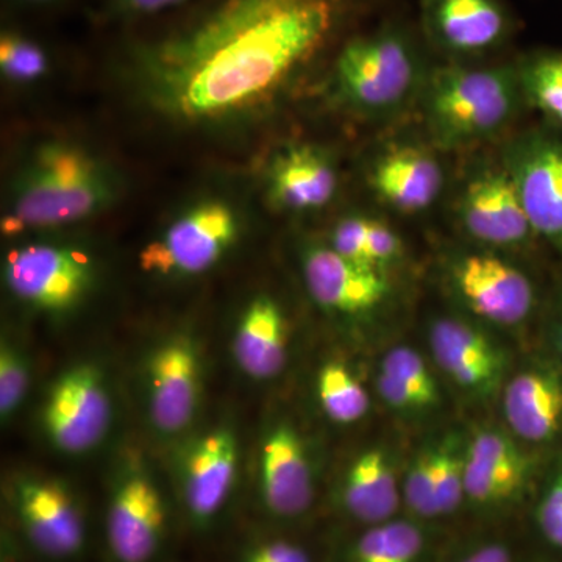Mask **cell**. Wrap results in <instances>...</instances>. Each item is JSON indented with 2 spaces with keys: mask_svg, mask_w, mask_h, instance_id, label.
<instances>
[{
  "mask_svg": "<svg viewBox=\"0 0 562 562\" xmlns=\"http://www.w3.org/2000/svg\"><path fill=\"white\" fill-rule=\"evenodd\" d=\"M349 0H220L179 31L139 44L133 76L180 122L227 120L271 101L321 54Z\"/></svg>",
  "mask_w": 562,
  "mask_h": 562,
  "instance_id": "cell-1",
  "label": "cell"
},
{
  "mask_svg": "<svg viewBox=\"0 0 562 562\" xmlns=\"http://www.w3.org/2000/svg\"><path fill=\"white\" fill-rule=\"evenodd\" d=\"M113 198L103 162L72 144H44L22 171L2 227L9 235L63 227L106 209Z\"/></svg>",
  "mask_w": 562,
  "mask_h": 562,
  "instance_id": "cell-2",
  "label": "cell"
},
{
  "mask_svg": "<svg viewBox=\"0 0 562 562\" xmlns=\"http://www.w3.org/2000/svg\"><path fill=\"white\" fill-rule=\"evenodd\" d=\"M422 105L442 146L483 143L505 131L525 105L517 66H442L425 77Z\"/></svg>",
  "mask_w": 562,
  "mask_h": 562,
  "instance_id": "cell-3",
  "label": "cell"
},
{
  "mask_svg": "<svg viewBox=\"0 0 562 562\" xmlns=\"http://www.w3.org/2000/svg\"><path fill=\"white\" fill-rule=\"evenodd\" d=\"M419 52L405 32L386 27L347 41L335 63L338 94L351 109L386 116L424 87Z\"/></svg>",
  "mask_w": 562,
  "mask_h": 562,
  "instance_id": "cell-4",
  "label": "cell"
},
{
  "mask_svg": "<svg viewBox=\"0 0 562 562\" xmlns=\"http://www.w3.org/2000/svg\"><path fill=\"white\" fill-rule=\"evenodd\" d=\"M447 276L462 305L491 324L522 327L542 310L541 291L530 273L491 251L457 255Z\"/></svg>",
  "mask_w": 562,
  "mask_h": 562,
  "instance_id": "cell-5",
  "label": "cell"
},
{
  "mask_svg": "<svg viewBox=\"0 0 562 562\" xmlns=\"http://www.w3.org/2000/svg\"><path fill=\"white\" fill-rule=\"evenodd\" d=\"M502 165L509 172L539 241L562 262V131L539 124L512 139Z\"/></svg>",
  "mask_w": 562,
  "mask_h": 562,
  "instance_id": "cell-6",
  "label": "cell"
},
{
  "mask_svg": "<svg viewBox=\"0 0 562 562\" xmlns=\"http://www.w3.org/2000/svg\"><path fill=\"white\" fill-rule=\"evenodd\" d=\"M238 231V216L228 203H198L140 251V268L158 276H198L220 262Z\"/></svg>",
  "mask_w": 562,
  "mask_h": 562,
  "instance_id": "cell-7",
  "label": "cell"
},
{
  "mask_svg": "<svg viewBox=\"0 0 562 562\" xmlns=\"http://www.w3.org/2000/svg\"><path fill=\"white\" fill-rule=\"evenodd\" d=\"M94 279V261L68 246L31 244L10 251L5 261L9 290L20 301L47 313L76 308Z\"/></svg>",
  "mask_w": 562,
  "mask_h": 562,
  "instance_id": "cell-8",
  "label": "cell"
},
{
  "mask_svg": "<svg viewBox=\"0 0 562 562\" xmlns=\"http://www.w3.org/2000/svg\"><path fill=\"white\" fill-rule=\"evenodd\" d=\"M111 424V398L105 379L91 364L61 373L43 409V427L55 449L85 453L105 438Z\"/></svg>",
  "mask_w": 562,
  "mask_h": 562,
  "instance_id": "cell-9",
  "label": "cell"
},
{
  "mask_svg": "<svg viewBox=\"0 0 562 562\" xmlns=\"http://www.w3.org/2000/svg\"><path fill=\"white\" fill-rule=\"evenodd\" d=\"M462 231L497 249H524L539 241L519 191L505 166H486L462 184L457 206Z\"/></svg>",
  "mask_w": 562,
  "mask_h": 562,
  "instance_id": "cell-10",
  "label": "cell"
},
{
  "mask_svg": "<svg viewBox=\"0 0 562 562\" xmlns=\"http://www.w3.org/2000/svg\"><path fill=\"white\" fill-rule=\"evenodd\" d=\"M514 373L503 390V413L514 438L562 450V362L549 350Z\"/></svg>",
  "mask_w": 562,
  "mask_h": 562,
  "instance_id": "cell-11",
  "label": "cell"
},
{
  "mask_svg": "<svg viewBox=\"0 0 562 562\" xmlns=\"http://www.w3.org/2000/svg\"><path fill=\"white\" fill-rule=\"evenodd\" d=\"M538 460L517 438L482 430L465 449V502L483 512H498L522 502L530 490Z\"/></svg>",
  "mask_w": 562,
  "mask_h": 562,
  "instance_id": "cell-12",
  "label": "cell"
},
{
  "mask_svg": "<svg viewBox=\"0 0 562 562\" xmlns=\"http://www.w3.org/2000/svg\"><path fill=\"white\" fill-rule=\"evenodd\" d=\"M302 269L314 302L328 312L364 316L382 308L391 295L386 272L347 260L330 246L310 247Z\"/></svg>",
  "mask_w": 562,
  "mask_h": 562,
  "instance_id": "cell-13",
  "label": "cell"
},
{
  "mask_svg": "<svg viewBox=\"0 0 562 562\" xmlns=\"http://www.w3.org/2000/svg\"><path fill=\"white\" fill-rule=\"evenodd\" d=\"M13 502L22 530L38 552L63 560L83 550V514L68 487L52 480H24L14 487Z\"/></svg>",
  "mask_w": 562,
  "mask_h": 562,
  "instance_id": "cell-14",
  "label": "cell"
},
{
  "mask_svg": "<svg viewBox=\"0 0 562 562\" xmlns=\"http://www.w3.org/2000/svg\"><path fill=\"white\" fill-rule=\"evenodd\" d=\"M166 535L161 492L143 473L122 479L111 494L106 536L117 562H149L160 552Z\"/></svg>",
  "mask_w": 562,
  "mask_h": 562,
  "instance_id": "cell-15",
  "label": "cell"
},
{
  "mask_svg": "<svg viewBox=\"0 0 562 562\" xmlns=\"http://www.w3.org/2000/svg\"><path fill=\"white\" fill-rule=\"evenodd\" d=\"M428 339L439 368L461 390L490 397L502 386L505 355L482 328L461 317H438Z\"/></svg>",
  "mask_w": 562,
  "mask_h": 562,
  "instance_id": "cell-16",
  "label": "cell"
},
{
  "mask_svg": "<svg viewBox=\"0 0 562 562\" xmlns=\"http://www.w3.org/2000/svg\"><path fill=\"white\" fill-rule=\"evenodd\" d=\"M147 387L154 427L166 435L184 430L201 398V360L191 341L173 338L154 350L147 361Z\"/></svg>",
  "mask_w": 562,
  "mask_h": 562,
  "instance_id": "cell-17",
  "label": "cell"
},
{
  "mask_svg": "<svg viewBox=\"0 0 562 562\" xmlns=\"http://www.w3.org/2000/svg\"><path fill=\"white\" fill-rule=\"evenodd\" d=\"M425 31L453 57H479L497 49L512 31L501 0H422Z\"/></svg>",
  "mask_w": 562,
  "mask_h": 562,
  "instance_id": "cell-18",
  "label": "cell"
},
{
  "mask_svg": "<svg viewBox=\"0 0 562 562\" xmlns=\"http://www.w3.org/2000/svg\"><path fill=\"white\" fill-rule=\"evenodd\" d=\"M261 498L277 519H297L312 508V464L301 435L281 424L266 436L261 449Z\"/></svg>",
  "mask_w": 562,
  "mask_h": 562,
  "instance_id": "cell-19",
  "label": "cell"
},
{
  "mask_svg": "<svg viewBox=\"0 0 562 562\" xmlns=\"http://www.w3.org/2000/svg\"><path fill=\"white\" fill-rule=\"evenodd\" d=\"M238 443L231 430L211 431L198 439L181 469L183 502L195 524H210L224 508L235 484Z\"/></svg>",
  "mask_w": 562,
  "mask_h": 562,
  "instance_id": "cell-20",
  "label": "cell"
},
{
  "mask_svg": "<svg viewBox=\"0 0 562 562\" xmlns=\"http://www.w3.org/2000/svg\"><path fill=\"white\" fill-rule=\"evenodd\" d=\"M369 183L384 205L401 213L417 214L431 209L441 198L446 172L430 150L398 146L376 158Z\"/></svg>",
  "mask_w": 562,
  "mask_h": 562,
  "instance_id": "cell-21",
  "label": "cell"
},
{
  "mask_svg": "<svg viewBox=\"0 0 562 562\" xmlns=\"http://www.w3.org/2000/svg\"><path fill=\"white\" fill-rule=\"evenodd\" d=\"M269 199L288 211H313L327 205L338 190V173L325 151L294 146L281 151L269 169Z\"/></svg>",
  "mask_w": 562,
  "mask_h": 562,
  "instance_id": "cell-22",
  "label": "cell"
},
{
  "mask_svg": "<svg viewBox=\"0 0 562 562\" xmlns=\"http://www.w3.org/2000/svg\"><path fill=\"white\" fill-rule=\"evenodd\" d=\"M239 368L255 380L279 375L288 360V321L268 295L254 299L243 313L233 341Z\"/></svg>",
  "mask_w": 562,
  "mask_h": 562,
  "instance_id": "cell-23",
  "label": "cell"
},
{
  "mask_svg": "<svg viewBox=\"0 0 562 562\" xmlns=\"http://www.w3.org/2000/svg\"><path fill=\"white\" fill-rule=\"evenodd\" d=\"M341 503L347 516L368 527L395 519L402 486L384 450H368L353 461L344 480Z\"/></svg>",
  "mask_w": 562,
  "mask_h": 562,
  "instance_id": "cell-24",
  "label": "cell"
},
{
  "mask_svg": "<svg viewBox=\"0 0 562 562\" xmlns=\"http://www.w3.org/2000/svg\"><path fill=\"white\" fill-rule=\"evenodd\" d=\"M331 249L347 260L386 271L401 260L405 247L402 238L383 221L369 216H347L331 233Z\"/></svg>",
  "mask_w": 562,
  "mask_h": 562,
  "instance_id": "cell-25",
  "label": "cell"
},
{
  "mask_svg": "<svg viewBox=\"0 0 562 562\" xmlns=\"http://www.w3.org/2000/svg\"><path fill=\"white\" fill-rule=\"evenodd\" d=\"M427 535L416 520L371 525L351 543L347 562H424Z\"/></svg>",
  "mask_w": 562,
  "mask_h": 562,
  "instance_id": "cell-26",
  "label": "cell"
},
{
  "mask_svg": "<svg viewBox=\"0 0 562 562\" xmlns=\"http://www.w3.org/2000/svg\"><path fill=\"white\" fill-rule=\"evenodd\" d=\"M516 66L525 105L562 131V49L531 52Z\"/></svg>",
  "mask_w": 562,
  "mask_h": 562,
  "instance_id": "cell-27",
  "label": "cell"
},
{
  "mask_svg": "<svg viewBox=\"0 0 562 562\" xmlns=\"http://www.w3.org/2000/svg\"><path fill=\"white\" fill-rule=\"evenodd\" d=\"M317 395L322 409L336 424H353L369 412L368 392L341 362H328L317 373Z\"/></svg>",
  "mask_w": 562,
  "mask_h": 562,
  "instance_id": "cell-28",
  "label": "cell"
},
{
  "mask_svg": "<svg viewBox=\"0 0 562 562\" xmlns=\"http://www.w3.org/2000/svg\"><path fill=\"white\" fill-rule=\"evenodd\" d=\"M468 442L460 432H449L436 441L438 468H436V503L439 519L452 516L465 502L464 468Z\"/></svg>",
  "mask_w": 562,
  "mask_h": 562,
  "instance_id": "cell-29",
  "label": "cell"
},
{
  "mask_svg": "<svg viewBox=\"0 0 562 562\" xmlns=\"http://www.w3.org/2000/svg\"><path fill=\"white\" fill-rule=\"evenodd\" d=\"M436 468L438 450L436 441L428 443L409 462L402 483V502L417 520L439 519L436 503Z\"/></svg>",
  "mask_w": 562,
  "mask_h": 562,
  "instance_id": "cell-30",
  "label": "cell"
},
{
  "mask_svg": "<svg viewBox=\"0 0 562 562\" xmlns=\"http://www.w3.org/2000/svg\"><path fill=\"white\" fill-rule=\"evenodd\" d=\"M547 462L532 519L543 541L562 554V450Z\"/></svg>",
  "mask_w": 562,
  "mask_h": 562,
  "instance_id": "cell-31",
  "label": "cell"
},
{
  "mask_svg": "<svg viewBox=\"0 0 562 562\" xmlns=\"http://www.w3.org/2000/svg\"><path fill=\"white\" fill-rule=\"evenodd\" d=\"M380 371L401 382L420 402L422 408L438 405L439 387L424 358L412 347H394L383 358Z\"/></svg>",
  "mask_w": 562,
  "mask_h": 562,
  "instance_id": "cell-32",
  "label": "cell"
},
{
  "mask_svg": "<svg viewBox=\"0 0 562 562\" xmlns=\"http://www.w3.org/2000/svg\"><path fill=\"white\" fill-rule=\"evenodd\" d=\"M0 69L14 81H33L49 69L46 50L20 32H3L0 38Z\"/></svg>",
  "mask_w": 562,
  "mask_h": 562,
  "instance_id": "cell-33",
  "label": "cell"
},
{
  "mask_svg": "<svg viewBox=\"0 0 562 562\" xmlns=\"http://www.w3.org/2000/svg\"><path fill=\"white\" fill-rule=\"evenodd\" d=\"M31 383V368L25 355L11 346L2 344L0 350V413L2 420L9 419L11 414L20 408L27 394Z\"/></svg>",
  "mask_w": 562,
  "mask_h": 562,
  "instance_id": "cell-34",
  "label": "cell"
},
{
  "mask_svg": "<svg viewBox=\"0 0 562 562\" xmlns=\"http://www.w3.org/2000/svg\"><path fill=\"white\" fill-rule=\"evenodd\" d=\"M543 341L546 349L562 362V279L543 308Z\"/></svg>",
  "mask_w": 562,
  "mask_h": 562,
  "instance_id": "cell-35",
  "label": "cell"
},
{
  "mask_svg": "<svg viewBox=\"0 0 562 562\" xmlns=\"http://www.w3.org/2000/svg\"><path fill=\"white\" fill-rule=\"evenodd\" d=\"M244 562H312V558L297 543L269 541L250 549Z\"/></svg>",
  "mask_w": 562,
  "mask_h": 562,
  "instance_id": "cell-36",
  "label": "cell"
},
{
  "mask_svg": "<svg viewBox=\"0 0 562 562\" xmlns=\"http://www.w3.org/2000/svg\"><path fill=\"white\" fill-rule=\"evenodd\" d=\"M376 391L384 403L398 412H422L420 402L405 386L382 371L376 375Z\"/></svg>",
  "mask_w": 562,
  "mask_h": 562,
  "instance_id": "cell-37",
  "label": "cell"
},
{
  "mask_svg": "<svg viewBox=\"0 0 562 562\" xmlns=\"http://www.w3.org/2000/svg\"><path fill=\"white\" fill-rule=\"evenodd\" d=\"M190 0H109L110 10L117 16L140 18L176 9Z\"/></svg>",
  "mask_w": 562,
  "mask_h": 562,
  "instance_id": "cell-38",
  "label": "cell"
},
{
  "mask_svg": "<svg viewBox=\"0 0 562 562\" xmlns=\"http://www.w3.org/2000/svg\"><path fill=\"white\" fill-rule=\"evenodd\" d=\"M454 562H514V558L506 543L492 541L473 547Z\"/></svg>",
  "mask_w": 562,
  "mask_h": 562,
  "instance_id": "cell-39",
  "label": "cell"
},
{
  "mask_svg": "<svg viewBox=\"0 0 562 562\" xmlns=\"http://www.w3.org/2000/svg\"><path fill=\"white\" fill-rule=\"evenodd\" d=\"M27 2H32V3H50V2H54V0H27Z\"/></svg>",
  "mask_w": 562,
  "mask_h": 562,
  "instance_id": "cell-40",
  "label": "cell"
},
{
  "mask_svg": "<svg viewBox=\"0 0 562 562\" xmlns=\"http://www.w3.org/2000/svg\"><path fill=\"white\" fill-rule=\"evenodd\" d=\"M535 562H543V561H535Z\"/></svg>",
  "mask_w": 562,
  "mask_h": 562,
  "instance_id": "cell-41",
  "label": "cell"
}]
</instances>
